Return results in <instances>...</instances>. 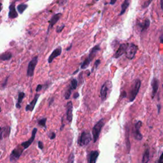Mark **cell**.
<instances>
[{
    "instance_id": "1",
    "label": "cell",
    "mask_w": 163,
    "mask_h": 163,
    "mask_svg": "<svg viewBox=\"0 0 163 163\" xmlns=\"http://www.w3.org/2000/svg\"><path fill=\"white\" fill-rule=\"evenodd\" d=\"M105 125V122H104V119H102L99 120L98 122L96 124V125L94 126L92 129V138H93V141L94 143H96L97 140H98V138L99 136L100 133H101V129Z\"/></svg>"
},
{
    "instance_id": "2",
    "label": "cell",
    "mask_w": 163,
    "mask_h": 163,
    "mask_svg": "<svg viewBox=\"0 0 163 163\" xmlns=\"http://www.w3.org/2000/svg\"><path fill=\"white\" fill-rule=\"evenodd\" d=\"M141 85V81L139 79H136L133 82V84L131 87V91L129 93V101L131 102L133 101L134 99L136 98V97L138 94V92L140 88Z\"/></svg>"
},
{
    "instance_id": "3",
    "label": "cell",
    "mask_w": 163,
    "mask_h": 163,
    "mask_svg": "<svg viewBox=\"0 0 163 163\" xmlns=\"http://www.w3.org/2000/svg\"><path fill=\"white\" fill-rule=\"evenodd\" d=\"M92 140L91 134L87 131H84L82 133L78 140V143L80 146H85L87 145Z\"/></svg>"
},
{
    "instance_id": "4",
    "label": "cell",
    "mask_w": 163,
    "mask_h": 163,
    "mask_svg": "<svg viewBox=\"0 0 163 163\" xmlns=\"http://www.w3.org/2000/svg\"><path fill=\"white\" fill-rule=\"evenodd\" d=\"M112 88V82L110 81H106L105 84H104L101 89V91H100V96H101L102 102L105 101L108 96V94L110 91V89Z\"/></svg>"
},
{
    "instance_id": "5",
    "label": "cell",
    "mask_w": 163,
    "mask_h": 163,
    "mask_svg": "<svg viewBox=\"0 0 163 163\" xmlns=\"http://www.w3.org/2000/svg\"><path fill=\"white\" fill-rule=\"evenodd\" d=\"M38 61V57H34L28 64V66L27 69V76L29 77H32L34 75V70L36 66V64Z\"/></svg>"
},
{
    "instance_id": "6",
    "label": "cell",
    "mask_w": 163,
    "mask_h": 163,
    "mask_svg": "<svg viewBox=\"0 0 163 163\" xmlns=\"http://www.w3.org/2000/svg\"><path fill=\"white\" fill-rule=\"evenodd\" d=\"M137 50H138V47L136 45H135L133 43L128 44V46L126 52V57L129 59H133L135 55H136Z\"/></svg>"
},
{
    "instance_id": "7",
    "label": "cell",
    "mask_w": 163,
    "mask_h": 163,
    "mask_svg": "<svg viewBox=\"0 0 163 163\" xmlns=\"http://www.w3.org/2000/svg\"><path fill=\"white\" fill-rule=\"evenodd\" d=\"M24 151V149L20 147H17L12 150L11 154L10 156V161L12 162H15L22 155V152Z\"/></svg>"
},
{
    "instance_id": "8",
    "label": "cell",
    "mask_w": 163,
    "mask_h": 163,
    "mask_svg": "<svg viewBox=\"0 0 163 163\" xmlns=\"http://www.w3.org/2000/svg\"><path fill=\"white\" fill-rule=\"evenodd\" d=\"M37 128H34L33 131H32V135H31V138H29V139L26 141H24V142H22V143H21V145H20V146L24 148V149H27V148H28L30 145L32 144V143L33 142V141L34 140V138H35V136H36V134L37 133Z\"/></svg>"
},
{
    "instance_id": "9",
    "label": "cell",
    "mask_w": 163,
    "mask_h": 163,
    "mask_svg": "<svg viewBox=\"0 0 163 163\" xmlns=\"http://www.w3.org/2000/svg\"><path fill=\"white\" fill-rule=\"evenodd\" d=\"M142 126V122L141 121H138V122L135 125V128L134 131V137L135 139L138 141H140L143 138V136L140 133V127Z\"/></svg>"
},
{
    "instance_id": "10",
    "label": "cell",
    "mask_w": 163,
    "mask_h": 163,
    "mask_svg": "<svg viewBox=\"0 0 163 163\" xmlns=\"http://www.w3.org/2000/svg\"><path fill=\"white\" fill-rule=\"evenodd\" d=\"M61 16H62V13H56V14H55L52 17L51 19L49 20V26H48V27L47 34H48V32H49L50 30L52 28L55 24L59 21V20L60 19Z\"/></svg>"
},
{
    "instance_id": "11",
    "label": "cell",
    "mask_w": 163,
    "mask_h": 163,
    "mask_svg": "<svg viewBox=\"0 0 163 163\" xmlns=\"http://www.w3.org/2000/svg\"><path fill=\"white\" fill-rule=\"evenodd\" d=\"M62 53V48L61 47H57L52 52V54L50 55V56L48 57V62L49 64L52 63V62L54 61V59L56 58L57 57L59 56V55Z\"/></svg>"
},
{
    "instance_id": "12",
    "label": "cell",
    "mask_w": 163,
    "mask_h": 163,
    "mask_svg": "<svg viewBox=\"0 0 163 163\" xmlns=\"http://www.w3.org/2000/svg\"><path fill=\"white\" fill-rule=\"evenodd\" d=\"M127 46H128V43L121 44L119 48H118L117 50L116 51L115 55H114V57L119 58V57L121 56V55H122L126 52Z\"/></svg>"
},
{
    "instance_id": "13",
    "label": "cell",
    "mask_w": 163,
    "mask_h": 163,
    "mask_svg": "<svg viewBox=\"0 0 163 163\" xmlns=\"http://www.w3.org/2000/svg\"><path fill=\"white\" fill-rule=\"evenodd\" d=\"M17 17H18V13H17L16 10H15V3H12L9 6L8 17L10 19H15Z\"/></svg>"
},
{
    "instance_id": "14",
    "label": "cell",
    "mask_w": 163,
    "mask_h": 163,
    "mask_svg": "<svg viewBox=\"0 0 163 163\" xmlns=\"http://www.w3.org/2000/svg\"><path fill=\"white\" fill-rule=\"evenodd\" d=\"M39 96H40V94H36L35 96H34V99L32 100V101H31L29 105H27L26 106V111H30V112H32V111L34 110V106H35V105H36Z\"/></svg>"
},
{
    "instance_id": "15",
    "label": "cell",
    "mask_w": 163,
    "mask_h": 163,
    "mask_svg": "<svg viewBox=\"0 0 163 163\" xmlns=\"http://www.w3.org/2000/svg\"><path fill=\"white\" fill-rule=\"evenodd\" d=\"M67 120L71 122L73 119V104L71 101H69L67 103V111H66Z\"/></svg>"
},
{
    "instance_id": "16",
    "label": "cell",
    "mask_w": 163,
    "mask_h": 163,
    "mask_svg": "<svg viewBox=\"0 0 163 163\" xmlns=\"http://www.w3.org/2000/svg\"><path fill=\"white\" fill-rule=\"evenodd\" d=\"M99 50H100V46L99 45H96L95 47H94L92 48L91 50L90 51L89 56H88V59L90 60V61L91 62L92 61L94 57L96 56V54L98 53Z\"/></svg>"
},
{
    "instance_id": "17",
    "label": "cell",
    "mask_w": 163,
    "mask_h": 163,
    "mask_svg": "<svg viewBox=\"0 0 163 163\" xmlns=\"http://www.w3.org/2000/svg\"><path fill=\"white\" fill-rule=\"evenodd\" d=\"M152 98H154L156 94H157V90L159 88V82L157 78H154L152 82Z\"/></svg>"
},
{
    "instance_id": "18",
    "label": "cell",
    "mask_w": 163,
    "mask_h": 163,
    "mask_svg": "<svg viewBox=\"0 0 163 163\" xmlns=\"http://www.w3.org/2000/svg\"><path fill=\"white\" fill-rule=\"evenodd\" d=\"M99 156V152L98 151H92L89 155V163H96L97 159Z\"/></svg>"
},
{
    "instance_id": "19",
    "label": "cell",
    "mask_w": 163,
    "mask_h": 163,
    "mask_svg": "<svg viewBox=\"0 0 163 163\" xmlns=\"http://www.w3.org/2000/svg\"><path fill=\"white\" fill-rule=\"evenodd\" d=\"M10 132V127H4L3 128L0 127V140H1L3 138H6L8 136Z\"/></svg>"
},
{
    "instance_id": "20",
    "label": "cell",
    "mask_w": 163,
    "mask_h": 163,
    "mask_svg": "<svg viewBox=\"0 0 163 163\" xmlns=\"http://www.w3.org/2000/svg\"><path fill=\"white\" fill-rule=\"evenodd\" d=\"M12 57V54L11 52H6L0 55V60L1 61H8Z\"/></svg>"
},
{
    "instance_id": "21",
    "label": "cell",
    "mask_w": 163,
    "mask_h": 163,
    "mask_svg": "<svg viewBox=\"0 0 163 163\" xmlns=\"http://www.w3.org/2000/svg\"><path fill=\"white\" fill-rule=\"evenodd\" d=\"M129 4H130V0H124L122 6H121V11L120 13V15L124 14V12H126V10L128 8V6H129Z\"/></svg>"
},
{
    "instance_id": "22",
    "label": "cell",
    "mask_w": 163,
    "mask_h": 163,
    "mask_svg": "<svg viewBox=\"0 0 163 163\" xmlns=\"http://www.w3.org/2000/svg\"><path fill=\"white\" fill-rule=\"evenodd\" d=\"M24 97H25V94H24V92H19V97H18V100H17V103L16 104V108H21V105H20V104H21L23 99L24 98Z\"/></svg>"
},
{
    "instance_id": "23",
    "label": "cell",
    "mask_w": 163,
    "mask_h": 163,
    "mask_svg": "<svg viewBox=\"0 0 163 163\" xmlns=\"http://www.w3.org/2000/svg\"><path fill=\"white\" fill-rule=\"evenodd\" d=\"M150 20H149L148 19H145L143 23L139 24V26L141 27V31L147 30L149 27V26H150Z\"/></svg>"
},
{
    "instance_id": "24",
    "label": "cell",
    "mask_w": 163,
    "mask_h": 163,
    "mask_svg": "<svg viewBox=\"0 0 163 163\" xmlns=\"http://www.w3.org/2000/svg\"><path fill=\"white\" fill-rule=\"evenodd\" d=\"M149 156H150V152L149 149L147 148L145 151L144 154L143 155V159H142V163H148L149 161Z\"/></svg>"
},
{
    "instance_id": "25",
    "label": "cell",
    "mask_w": 163,
    "mask_h": 163,
    "mask_svg": "<svg viewBox=\"0 0 163 163\" xmlns=\"http://www.w3.org/2000/svg\"><path fill=\"white\" fill-rule=\"evenodd\" d=\"M27 6H28V5H27V4L21 3V4H20V5L17 6V10H18V12H19V13L22 14V13L27 9Z\"/></svg>"
},
{
    "instance_id": "26",
    "label": "cell",
    "mask_w": 163,
    "mask_h": 163,
    "mask_svg": "<svg viewBox=\"0 0 163 163\" xmlns=\"http://www.w3.org/2000/svg\"><path fill=\"white\" fill-rule=\"evenodd\" d=\"M90 63H91V61H90V60L88 59V57H87L85 59L84 61V62H82L81 66H80V68L81 69H86L87 68Z\"/></svg>"
},
{
    "instance_id": "27",
    "label": "cell",
    "mask_w": 163,
    "mask_h": 163,
    "mask_svg": "<svg viewBox=\"0 0 163 163\" xmlns=\"http://www.w3.org/2000/svg\"><path fill=\"white\" fill-rule=\"evenodd\" d=\"M77 85H78V81L77 80V79L72 78L71 81V84H70L71 88L73 90H75V89H77Z\"/></svg>"
},
{
    "instance_id": "28",
    "label": "cell",
    "mask_w": 163,
    "mask_h": 163,
    "mask_svg": "<svg viewBox=\"0 0 163 163\" xmlns=\"http://www.w3.org/2000/svg\"><path fill=\"white\" fill-rule=\"evenodd\" d=\"M72 89L71 88V87L70 86V87H69L67 90L65 92V94H64V97H65V99H68L69 98H70V96H71V91H72Z\"/></svg>"
},
{
    "instance_id": "29",
    "label": "cell",
    "mask_w": 163,
    "mask_h": 163,
    "mask_svg": "<svg viewBox=\"0 0 163 163\" xmlns=\"http://www.w3.org/2000/svg\"><path fill=\"white\" fill-rule=\"evenodd\" d=\"M46 121H47L46 118H42V119L38 120V123L40 126H42L46 129Z\"/></svg>"
},
{
    "instance_id": "30",
    "label": "cell",
    "mask_w": 163,
    "mask_h": 163,
    "mask_svg": "<svg viewBox=\"0 0 163 163\" xmlns=\"http://www.w3.org/2000/svg\"><path fill=\"white\" fill-rule=\"evenodd\" d=\"M74 158H75L74 154L73 153V152H71L70 155H69L68 161L67 163H73L74 162Z\"/></svg>"
},
{
    "instance_id": "31",
    "label": "cell",
    "mask_w": 163,
    "mask_h": 163,
    "mask_svg": "<svg viewBox=\"0 0 163 163\" xmlns=\"http://www.w3.org/2000/svg\"><path fill=\"white\" fill-rule=\"evenodd\" d=\"M100 62H101V61H100L99 59H98V60H96V62H94V67L92 68V71L93 72L94 71V70H96L97 68H98V66L100 64Z\"/></svg>"
},
{
    "instance_id": "32",
    "label": "cell",
    "mask_w": 163,
    "mask_h": 163,
    "mask_svg": "<svg viewBox=\"0 0 163 163\" xmlns=\"http://www.w3.org/2000/svg\"><path fill=\"white\" fill-rule=\"evenodd\" d=\"M64 27H65V25H62L61 26H59V27H57V29H56V32L57 33H61V31L63 30V29L64 28Z\"/></svg>"
},
{
    "instance_id": "33",
    "label": "cell",
    "mask_w": 163,
    "mask_h": 163,
    "mask_svg": "<svg viewBox=\"0 0 163 163\" xmlns=\"http://www.w3.org/2000/svg\"><path fill=\"white\" fill-rule=\"evenodd\" d=\"M152 0H148V1H146V2H145V3H144V5H143V6H142V7H143V8H147V6H148L149 5H150V3L152 2Z\"/></svg>"
},
{
    "instance_id": "34",
    "label": "cell",
    "mask_w": 163,
    "mask_h": 163,
    "mask_svg": "<svg viewBox=\"0 0 163 163\" xmlns=\"http://www.w3.org/2000/svg\"><path fill=\"white\" fill-rule=\"evenodd\" d=\"M43 88V85H38V86L36 87V92H39L40 91L41 89Z\"/></svg>"
},
{
    "instance_id": "35",
    "label": "cell",
    "mask_w": 163,
    "mask_h": 163,
    "mask_svg": "<svg viewBox=\"0 0 163 163\" xmlns=\"http://www.w3.org/2000/svg\"><path fill=\"white\" fill-rule=\"evenodd\" d=\"M49 137L50 138V140H54V138H55V133L54 132H52L50 134H49Z\"/></svg>"
},
{
    "instance_id": "36",
    "label": "cell",
    "mask_w": 163,
    "mask_h": 163,
    "mask_svg": "<svg viewBox=\"0 0 163 163\" xmlns=\"http://www.w3.org/2000/svg\"><path fill=\"white\" fill-rule=\"evenodd\" d=\"M38 147L41 149V150H42L43 148V143H42L41 141H38Z\"/></svg>"
},
{
    "instance_id": "37",
    "label": "cell",
    "mask_w": 163,
    "mask_h": 163,
    "mask_svg": "<svg viewBox=\"0 0 163 163\" xmlns=\"http://www.w3.org/2000/svg\"><path fill=\"white\" fill-rule=\"evenodd\" d=\"M8 77H6V79L5 80V82L3 83L2 86L3 87H5V86L6 85V84H7V81H8Z\"/></svg>"
},
{
    "instance_id": "38",
    "label": "cell",
    "mask_w": 163,
    "mask_h": 163,
    "mask_svg": "<svg viewBox=\"0 0 163 163\" xmlns=\"http://www.w3.org/2000/svg\"><path fill=\"white\" fill-rule=\"evenodd\" d=\"M79 97V93L78 92H75L73 95V98L74 99H77Z\"/></svg>"
},
{
    "instance_id": "39",
    "label": "cell",
    "mask_w": 163,
    "mask_h": 163,
    "mask_svg": "<svg viewBox=\"0 0 163 163\" xmlns=\"http://www.w3.org/2000/svg\"><path fill=\"white\" fill-rule=\"evenodd\" d=\"M117 0H110V5H114L115 3H116V1Z\"/></svg>"
},
{
    "instance_id": "40",
    "label": "cell",
    "mask_w": 163,
    "mask_h": 163,
    "mask_svg": "<svg viewBox=\"0 0 163 163\" xmlns=\"http://www.w3.org/2000/svg\"><path fill=\"white\" fill-rule=\"evenodd\" d=\"M160 40H161V42L163 43V33L161 34V36L160 37Z\"/></svg>"
},
{
    "instance_id": "41",
    "label": "cell",
    "mask_w": 163,
    "mask_h": 163,
    "mask_svg": "<svg viewBox=\"0 0 163 163\" xmlns=\"http://www.w3.org/2000/svg\"><path fill=\"white\" fill-rule=\"evenodd\" d=\"M54 98H52L51 99H50V103H49V106H50L51 105H52V103H53V101H54Z\"/></svg>"
},
{
    "instance_id": "42",
    "label": "cell",
    "mask_w": 163,
    "mask_h": 163,
    "mask_svg": "<svg viewBox=\"0 0 163 163\" xmlns=\"http://www.w3.org/2000/svg\"><path fill=\"white\" fill-rule=\"evenodd\" d=\"M161 6L162 10H163V0H161Z\"/></svg>"
},
{
    "instance_id": "43",
    "label": "cell",
    "mask_w": 163,
    "mask_h": 163,
    "mask_svg": "<svg viewBox=\"0 0 163 163\" xmlns=\"http://www.w3.org/2000/svg\"><path fill=\"white\" fill-rule=\"evenodd\" d=\"M71 47H72V44H71V45H70V47H68V48H66V50H67V51H68V50H70L71 49Z\"/></svg>"
},
{
    "instance_id": "44",
    "label": "cell",
    "mask_w": 163,
    "mask_h": 163,
    "mask_svg": "<svg viewBox=\"0 0 163 163\" xmlns=\"http://www.w3.org/2000/svg\"><path fill=\"white\" fill-rule=\"evenodd\" d=\"M1 10H2V3H0V12H1Z\"/></svg>"
},
{
    "instance_id": "45",
    "label": "cell",
    "mask_w": 163,
    "mask_h": 163,
    "mask_svg": "<svg viewBox=\"0 0 163 163\" xmlns=\"http://www.w3.org/2000/svg\"><path fill=\"white\" fill-rule=\"evenodd\" d=\"M158 107V113H159V112H160V108H161V105H158L157 106Z\"/></svg>"
},
{
    "instance_id": "46",
    "label": "cell",
    "mask_w": 163,
    "mask_h": 163,
    "mask_svg": "<svg viewBox=\"0 0 163 163\" xmlns=\"http://www.w3.org/2000/svg\"><path fill=\"white\" fill-rule=\"evenodd\" d=\"M78 71H79V70H78H78H76V71H75V72H74V73H73V75L76 74V73H77V72H78Z\"/></svg>"
},
{
    "instance_id": "47",
    "label": "cell",
    "mask_w": 163,
    "mask_h": 163,
    "mask_svg": "<svg viewBox=\"0 0 163 163\" xmlns=\"http://www.w3.org/2000/svg\"><path fill=\"white\" fill-rule=\"evenodd\" d=\"M158 163H163V161H158Z\"/></svg>"
},
{
    "instance_id": "48",
    "label": "cell",
    "mask_w": 163,
    "mask_h": 163,
    "mask_svg": "<svg viewBox=\"0 0 163 163\" xmlns=\"http://www.w3.org/2000/svg\"><path fill=\"white\" fill-rule=\"evenodd\" d=\"M1 108H0V112H1Z\"/></svg>"
},
{
    "instance_id": "49",
    "label": "cell",
    "mask_w": 163,
    "mask_h": 163,
    "mask_svg": "<svg viewBox=\"0 0 163 163\" xmlns=\"http://www.w3.org/2000/svg\"><path fill=\"white\" fill-rule=\"evenodd\" d=\"M96 1H99V0H96Z\"/></svg>"
},
{
    "instance_id": "50",
    "label": "cell",
    "mask_w": 163,
    "mask_h": 163,
    "mask_svg": "<svg viewBox=\"0 0 163 163\" xmlns=\"http://www.w3.org/2000/svg\"><path fill=\"white\" fill-rule=\"evenodd\" d=\"M162 87H163V84H162Z\"/></svg>"
}]
</instances>
